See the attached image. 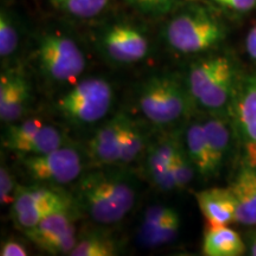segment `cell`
Wrapping results in <instances>:
<instances>
[{
	"label": "cell",
	"mask_w": 256,
	"mask_h": 256,
	"mask_svg": "<svg viewBox=\"0 0 256 256\" xmlns=\"http://www.w3.org/2000/svg\"><path fill=\"white\" fill-rule=\"evenodd\" d=\"M144 148V136L138 124L127 118L121 138L120 164H130L140 156Z\"/></svg>",
	"instance_id": "22"
},
{
	"label": "cell",
	"mask_w": 256,
	"mask_h": 256,
	"mask_svg": "<svg viewBox=\"0 0 256 256\" xmlns=\"http://www.w3.org/2000/svg\"><path fill=\"white\" fill-rule=\"evenodd\" d=\"M198 206L211 226L236 223V204L229 188H206L196 194Z\"/></svg>",
	"instance_id": "13"
},
{
	"label": "cell",
	"mask_w": 256,
	"mask_h": 256,
	"mask_svg": "<svg viewBox=\"0 0 256 256\" xmlns=\"http://www.w3.org/2000/svg\"><path fill=\"white\" fill-rule=\"evenodd\" d=\"M127 2L144 14L162 17L176 8L178 0H127Z\"/></svg>",
	"instance_id": "29"
},
{
	"label": "cell",
	"mask_w": 256,
	"mask_h": 256,
	"mask_svg": "<svg viewBox=\"0 0 256 256\" xmlns=\"http://www.w3.org/2000/svg\"><path fill=\"white\" fill-rule=\"evenodd\" d=\"M194 171H196V168L191 162L186 150L184 151L183 147L179 144L171 162V172L176 188H184L190 185L194 177Z\"/></svg>",
	"instance_id": "25"
},
{
	"label": "cell",
	"mask_w": 256,
	"mask_h": 256,
	"mask_svg": "<svg viewBox=\"0 0 256 256\" xmlns=\"http://www.w3.org/2000/svg\"><path fill=\"white\" fill-rule=\"evenodd\" d=\"M178 145L179 142L176 140H165L153 147L148 156V174L153 184L162 191H171L176 188L171 172V162Z\"/></svg>",
	"instance_id": "15"
},
{
	"label": "cell",
	"mask_w": 256,
	"mask_h": 256,
	"mask_svg": "<svg viewBox=\"0 0 256 256\" xmlns=\"http://www.w3.org/2000/svg\"><path fill=\"white\" fill-rule=\"evenodd\" d=\"M246 246L241 236L228 226H211L204 235L203 254L206 256H241Z\"/></svg>",
	"instance_id": "16"
},
{
	"label": "cell",
	"mask_w": 256,
	"mask_h": 256,
	"mask_svg": "<svg viewBox=\"0 0 256 256\" xmlns=\"http://www.w3.org/2000/svg\"><path fill=\"white\" fill-rule=\"evenodd\" d=\"M17 190L18 188H16V182L11 172L6 166L2 165L0 168V202L2 206L14 204Z\"/></svg>",
	"instance_id": "31"
},
{
	"label": "cell",
	"mask_w": 256,
	"mask_h": 256,
	"mask_svg": "<svg viewBox=\"0 0 256 256\" xmlns=\"http://www.w3.org/2000/svg\"><path fill=\"white\" fill-rule=\"evenodd\" d=\"M76 194L82 209L102 226L120 223L133 209L136 196L127 179L107 172H95L83 177Z\"/></svg>",
	"instance_id": "1"
},
{
	"label": "cell",
	"mask_w": 256,
	"mask_h": 256,
	"mask_svg": "<svg viewBox=\"0 0 256 256\" xmlns=\"http://www.w3.org/2000/svg\"><path fill=\"white\" fill-rule=\"evenodd\" d=\"M19 46V31L14 18L8 11L0 14V56L8 58L17 51Z\"/></svg>",
	"instance_id": "24"
},
{
	"label": "cell",
	"mask_w": 256,
	"mask_h": 256,
	"mask_svg": "<svg viewBox=\"0 0 256 256\" xmlns=\"http://www.w3.org/2000/svg\"><path fill=\"white\" fill-rule=\"evenodd\" d=\"M127 118L118 114L104 124L89 142V156L98 165L119 164L121 160V138Z\"/></svg>",
	"instance_id": "11"
},
{
	"label": "cell",
	"mask_w": 256,
	"mask_h": 256,
	"mask_svg": "<svg viewBox=\"0 0 256 256\" xmlns=\"http://www.w3.org/2000/svg\"><path fill=\"white\" fill-rule=\"evenodd\" d=\"M31 100V89L20 74L2 72L0 78V118L12 124L26 113Z\"/></svg>",
	"instance_id": "10"
},
{
	"label": "cell",
	"mask_w": 256,
	"mask_h": 256,
	"mask_svg": "<svg viewBox=\"0 0 256 256\" xmlns=\"http://www.w3.org/2000/svg\"><path fill=\"white\" fill-rule=\"evenodd\" d=\"M64 206H68L66 200L49 188H18L12 212L18 226L26 232L34 228L52 211Z\"/></svg>",
	"instance_id": "8"
},
{
	"label": "cell",
	"mask_w": 256,
	"mask_h": 256,
	"mask_svg": "<svg viewBox=\"0 0 256 256\" xmlns=\"http://www.w3.org/2000/svg\"><path fill=\"white\" fill-rule=\"evenodd\" d=\"M37 58L44 75L58 83L72 82L86 69V56L76 42L62 34L40 38Z\"/></svg>",
	"instance_id": "6"
},
{
	"label": "cell",
	"mask_w": 256,
	"mask_h": 256,
	"mask_svg": "<svg viewBox=\"0 0 256 256\" xmlns=\"http://www.w3.org/2000/svg\"><path fill=\"white\" fill-rule=\"evenodd\" d=\"M179 228H180V218H179L177 211H174L159 226L158 232H156L154 238H152L150 248L160 247V246H165L168 243L174 241L176 238L178 236Z\"/></svg>",
	"instance_id": "30"
},
{
	"label": "cell",
	"mask_w": 256,
	"mask_h": 256,
	"mask_svg": "<svg viewBox=\"0 0 256 256\" xmlns=\"http://www.w3.org/2000/svg\"><path fill=\"white\" fill-rule=\"evenodd\" d=\"M43 126V121L38 119L25 120L19 124L12 126L8 130L6 145L8 148L19 152V150L24 145H26Z\"/></svg>",
	"instance_id": "26"
},
{
	"label": "cell",
	"mask_w": 256,
	"mask_h": 256,
	"mask_svg": "<svg viewBox=\"0 0 256 256\" xmlns=\"http://www.w3.org/2000/svg\"><path fill=\"white\" fill-rule=\"evenodd\" d=\"M192 96L176 75H158L147 80L139 94L144 116L156 126L178 122L188 113Z\"/></svg>",
	"instance_id": "4"
},
{
	"label": "cell",
	"mask_w": 256,
	"mask_h": 256,
	"mask_svg": "<svg viewBox=\"0 0 256 256\" xmlns=\"http://www.w3.org/2000/svg\"><path fill=\"white\" fill-rule=\"evenodd\" d=\"M114 243L100 236H88L78 241L72 256H113L116 254Z\"/></svg>",
	"instance_id": "27"
},
{
	"label": "cell",
	"mask_w": 256,
	"mask_h": 256,
	"mask_svg": "<svg viewBox=\"0 0 256 256\" xmlns=\"http://www.w3.org/2000/svg\"><path fill=\"white\" fill-rule=\"evenodd\" d=\"M185 148H186L191 162L196 168V171L202 177H212L217 174L206 136H204L203 124L200 122L190 124L186 132V147Z\"/></svg>",
	"instance_id": "17"
},
{
	"label": "cell",
	"mask_w": 256,
	"mask_h": 256,
	"mask_svg": "<svg viewBox=\"0 0 256 256\" xmlns=\"http://www.w3.org/2000/svg\"><path fill=\"white\" fill-rule=\"evenodd\" d=\"M236 76L235 64L229 57H208L191 66L188 92L194 101L206 110H223L232 98Z\"/></svg>",
	"instance_id": "3"
},
{
	"label": "cell",
	"mask_w": 256,
	"mask_h": 256,
	"mask_svg": "<svg viewBox=\"0 0 256 256\" xmlns=\"http://www.w3.org/2000/svg\"><path fill=\"white\" fill-rule=\"evenodd\" d=\"M24 166L34 179L55 184H69L82 174V159L72 147H60L43 156H30Z\"/></svg>",
	"instance_id": "7"
},
{
	"label": "cell",
	"mask_w": 256,
	"mask_h": 256,
	"mask_svg": "<svg viewBox=\"0 0 256 256\" xmlns=\"http://www.w3.org/2000/svg\"><path fill=\"white\" fill-rule=\"evenodd\" d=\"M50 4L72 17L90 19L100 16L108 8L110 0H50Z\"/></svg>",
	"instance_id": "21"
},
{
	"label": "cell",
	"mask_w": 256,
	"mask_h": 256,
	"mask_svg": "<svg viewBox=\"0 0 256 256\" xmlns=\"http://www.w3.org/2000/svg\"><path fill=\"white\" fill-rule=\"evenodd\" d=\"M63 146V136L55 127L46 126L38 130L36 136L19 150V153L26 156H43L56 151Z\"/></svg>",
	"instance_id": "20"
},
{
	"label": "cell",
	"mask_w": 256,
	"mask_h": 256,
	"mask_svg": "<svg viewBox=\"0 0 256 256\" xmlns=\"http://www.w3.org/2000/svg\"><path fill=\"white\" fill-rule=\"evenodd\" d=\"M113 104V88L104 78H87L63 95L58 110L78 124H92L104 119Z\"/></svg>",
	"instance_id": "5"
},
{
	"label": "cell",
	"mask_w": 256,
	"mask_h": 256,
	"mask_svg": "<svg viewBox=\"0 0 256 256\" xmlns=\"http://www.w3.org/2000/svg\"><path fill=\"white\" fill-rule=\"evenodd\" d=\"M250 254L252 256H256V236L254 238V241L252 243V248H250Z\"/></svg>",
	"instance_id": "35"
},
{
	"label": "cell",
	"mask_w": 256,
	"mask_h": 256,
	"mask_svg": "<svg viewBox=\"0 0 256 256\" xmlns=\"http://www.w3.org/2000/svg\"><path fill=\"white\" fill-rule=\"evenodd\" d=\"M102 48L110 60L130 64L145 58L150 44L139 28L130 24H115L104 31Z\"/></svg>",
	"instance_id": "9"
},
{
	"label": "cell",
	"mask_w": 256,
	"mask_h": 256,
	"mask_svg": "<svg viewBox=\"0 0 256 256\" xmlns=\"http://www.w3.org/2000/svg\"><path fill=\"white\" fill-rule=\"evenodd\" d=\"M204 136L209 146L214 165L218 172L224 159L229 152L232 134L226 122L218 118H211L204 121L203 124Z\"/></svg>",
	"instance_id": "18"
},
{
	"label": "cell",
	"mask_w": 256,
	"mask_h": 256,
	"mask_svg": "<svg viewBox=\"0 0 256 256\" xmlns=\"http://www.w3.org/2000/svg\"><path fill=\"white\" fill-rule=\"evenodd\" d=\"M236 115L240 130L248 144L252 166L256 168V78H252L240 94Z\"/></svg>",
	"instance_id": "14"
},
{
	"label": "cell",
	"mask_w": 256,
	"mask_h": 256,
	"mask_svg": "<svg viewBox=\"0 0 256 256\" xmlns=\"http://www.w3.org/2000/svg\"><path fill=\"white\" fill-rule=\"evenodd\" d=\"M164 36L168 46L176 52L196 55L218 46L226 37V28L206 8L194 5L172 17Z\"/></svg>",
	"instance_id": "2"
},
{
	"label": "cell",
	"mask_w": 256,
	"mask_h": 256,
	"mask_svg": "<svg viewBox=\"0 0 256 256\" xmlns=\"http://www.w3.org/2000/svg\"><path fill=\"white\" fill-rule=\"evenodd\" d=\"M72 223L68 206H64L52 211L44 217L34 228L26 230L25 234L34 244L42 249L48 242L62 234Z\"/></svg>",
	"instance_id": "19"
},
{
	"label": "cell",
	"mask_w": 256,
	"mask_h": 256,
	"mask_svg": "<svg viewBox=\"0 0 256 256\" xmlns=\"http://www.w3.org/2000/svg\"><path fill=\"white\" fill-rule=\"evenodd\" d=\"M0 255L2 256H26L28 250L22 243L18 241H8L4 243L0 250Z\"/></svg>",
	"instance_id": "33"
},
{
	"label": "cell",
	"mask_w": 256,
	"mask_h": 256,
	"mask_svg": "<svg viewBox=\"0 0 256 256\" xmlns=\"http://www.w3.org/2000/svg\"><path fill=\"white\" fill-rule=\"evenodd\" d=\"M236 204V223L256 226V168L243 166L229 186Z\"/></svg>",
	"instance_id": "12"
},
{
	"label": "cell",
	"mask_w": 256,
	"mask_h": 256,
	"mask_svg": "<svg viewBox=\"0 0 256 256\" xmlns=\"http://www.w3.org/2000/svg\"><path fill=\"white\" fill-rule=\"evenodd\" d=\"M78 244V240H76V229L75 226L72 223L62 234H60L57 238L51 240L44 246L43 250L54 255H66L72 254L74 248Z\"/></svg>",
	"instance_id": "28"
},
{
	"label": "cell",
	"mask_w": 256,
	"mask_h": 256,
	"mask_svg": "<svg viewBox=\"0 0 256 256\" xmlns=\"http://www.w3.org/2000/svg\"><path fill=\"white\" fill-rule=\"evenodd\" d=\"M246 48L249 57L256 62V26H254L249 31L247 40H246Z\"/></svg>",
	"instance_id": "34"
},
{
	"label": "cell",
	"mask_w": 256,
	"mask_h": 256,
	"mask_svg": "<svg viewBox=\"0 0 256 256\" xmlns=\"http://www.w3.org/2000/svg\"><path fill=\"white\" fill-rule=\"evenodd\" d=\"M174 211L176 210L171 209V208L162 206H151L146 210L145 215H144L142 228H140L139 232V241L142 242V244H144L147 248H150L152 238H154L159 226H162V223L164 222L168 216H171Z\"/></svg>",
	"instance_id": "23"
},
{
	"label": "cell",
	"mask_w": 256,
	"mask_h": 256,
	"mask_svg": "<svg viewBox=\"0 0 256 256\" xmlns=\"http://www.w3.org/2000/svg\"><path fill=\"white\" fill-rule=\"evenodd\" d=\"M210 2L234 14H248L256 8V0H210Z\"/></svg>",
	"instance_id": "32"
}]
</instances>
